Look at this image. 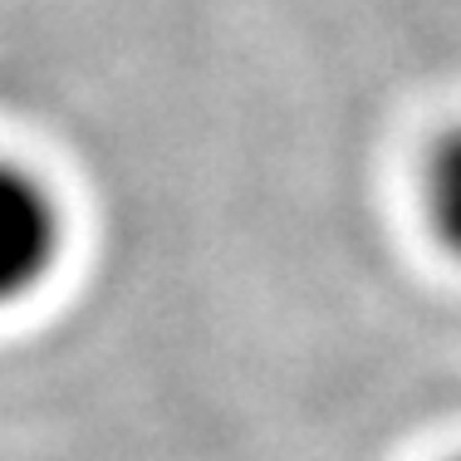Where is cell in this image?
Wrapping results in <instances>:
<instances>
[{
	"label": "cell",
	"mask_w": 461,
	"mask_h": 461,
	"mask_svg": "<svg viewBox=\"0 0 461 461\" xmlns=\"http://www.w3.org/2000/svg\"><path fill=\"white\" fill-rule=\"evenodd\" d=\"M64 246L59 202L15 158H0V310L20 304L50 280Z\"/></svg>",
	"instance_id": "cell-1"
},
{
	"label": "cell",
	"mask_w": 461,
	"mask_h": 461,
	"mask_svg": "<svg viewBox=\"0 0 461 461\" xmlns=\"http://www.w3.org/2000/svg\"><path fill=\"white\" fill-rule=\"evenodd\" d=\"M422 202H427L432 236L461 260V128L447 133L442 142H437V152L427 158Z\"/></svg>",
	"instance_id": "cell-2"
}]
</instances>
